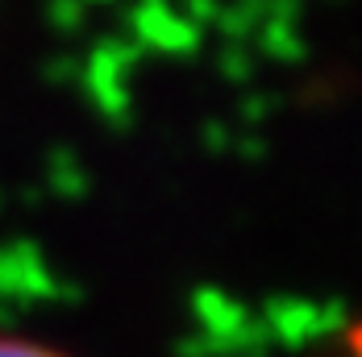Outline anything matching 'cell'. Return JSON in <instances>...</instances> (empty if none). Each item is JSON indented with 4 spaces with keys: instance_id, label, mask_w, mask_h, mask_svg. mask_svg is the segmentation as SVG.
Returning <instances> with one entry per match:
<instances>
[{
    "instance_id": "cell-1",
    "label": "cell",
    "mask_w": 362,
    "mask_h": 357,
    "mask_svg": "<svg viewBox=\"0 0 362 357\" xmlns=\"http://www.w3.org/2000/svg\"><path fill=\"white\" fill-rule=\"evenodd\" d=\"M0 357H67L54 345H42L34 337H17V332H0Z\"/></svg>"
},
{
    "instance_id": "cell-2",
    "label": "cell",
    "mask_w": 362,
    "mask_h": 357,
    "mask_svg": "<svg viewBox=\"0 0 362 357\" xmlns=\"http://www.w3.org/2000/svg\"><path fill=\"white\" fill-rule=\"evenodd\" d=\"M333 357H362V324H358V328H350L346 345H341V349H337Z\"/></svg>"
}]
</instances>
